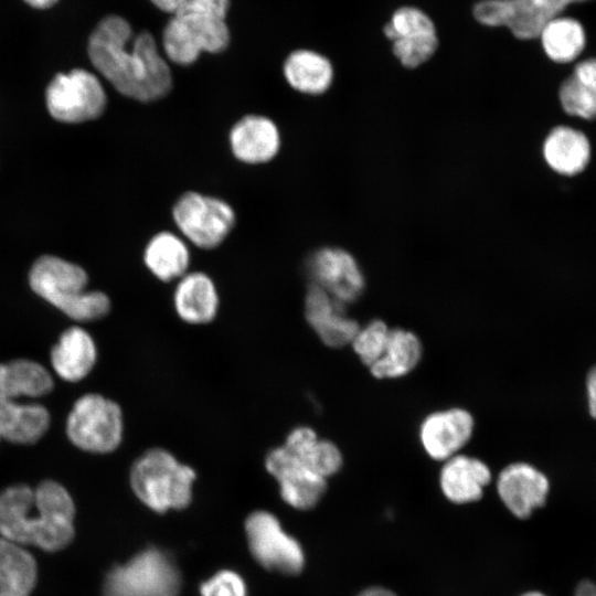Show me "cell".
I'll return each instance as SVG.
<instances>
[{
    "mask_svg": "<svg viewBox=\"0 0 596 596\" xmlns=\"http://www.w3.org/2000/svg\"><path fill=\"white\" fill-rule=\"evenodd\" d=\"M497 490L501 501L519 519L529 518L545 504L550 491L547 477L528 462L505 466L498 476Z\"/></svg>",
    "mask_w": 596,
    "mask_h": 596,
    "instance_id": "cell-17",
    "label": "cell"
},
{
    "mask_svg": "<svg viewBox=\"0 0 596 596\" xmlns=\"http://www.w3.org/2000/svg\"><path fill=\"white\" fill-rule=\"evenodd\" d=\"M31 289L41 298L78 322L99 320L111 308L109 297L99 290H86L88 275L79 265L44 255L29 273Z\"/></svg>",
    "mask_w": 596,
    "mask_h": 596,
    "instance_id": "cell-3",
    "label": "cell"
},
{
    "mask_svg": "<svg viewBox=\"0 0 596 596\" xmlns=\"http://www.w3.org/2000/svg\"><path fill=\"white\" fill-rule=\"evenodd\" d=\"M381 33L389 44L396 40L411 41L439 35L432 15L413 4H403L394 9L383 23Z\"/></svg>",
    "mask_w": 596,
    "mask_h": 596,
    "instance_id": "cell-31",
    "label": "cell"
},
{
    "mask_svg": "<svg viewBox=\"0 0 596 596\" xmlns=\"http://www.w3.org/2000/svg\"><path fill=\"white\" fill-rule=\"evenodd\" d=\"M172 305L185 323L202 326L219 313L220 294L214 279L202 270H189L175 281Z\"/></svg>",
    "mask_w": 596,
    "mask_h": 596,
    "instance_id": "cell-18",
    "label": "cell"
},
{
    "mask_svg": "<svg viewBox=\"0 0 596 596\" xmlns=\"http://www.w3.org/2000/svg\"><path fill=\"white\" fill-rule=\"evenodd\" d=\"M521 596H546V595H544V594H542L540 592H528V593H525V594H523Z\"/></svg>",
    "mask_w": 596,
    "mask_h": 596,
    "instance_id": "cell-39",
    "label": "cell"
},
{
    "mask_svg": "<svg viewBox=\"0 0 596 596\" xmlns=\"http://www.w3.org/2000/svg\"><path fill=\"white\" fill-rule=\"evenodd\" d=\"M201 596H246V585L235 572L223 570L203 583Z\"/></svg>",
    "mask_w": 596,
    "mask_h": 596,
    "instance_id": "cell-33",
    "label": "cell"
},
{
    "mask_svg": "<svg viewBox=\"0 0 596 596\" xmlns=\"http://www.w3.org/2000/svg\"><path fill=\"white\" fill-rule=\"evenodd\" d=\"M304 312L310 328L329 348L339 349L351 344L361 327L348 316L347 305L311 283L305 294Z\"/></svg>",
    "mask_w": 596,
    "mask_h": 596,
    "instance_id": "cell-15",
    "label": "cell"
},
{
    "mask_svg": "<svg viewBox=\"0 0 596 596\" xmlns=\"http://www.w3.org/2000/svg\"><path fill=\"white\" fill-rule=\"evenodd\" d=\"M245 532L249 551L263 567L286 575L301 572L305 563L302 549L283 530L274 514L254 511L246 518Z\"/></svg>",
    "mask_w": 596,
    "mask_h": 596,
    "instance_id": "cell-11",
    "label": "cell"
},
{
    "mask_svg": "<svg viewBox=\"0 0 596 596\" xmlns=\"http://www.w3.org/2000/svg\"><path fill=\"white\" fill-rule=\"evenodd\" d=\"M180 572L163 551L149 547L106 576L104 596H179Z\"/></svg>",
    "mask_w": 596,
    "mask_h": 596,
    "instance_id": "cell-8",
    "label": "cell"
},
{
    "mask_svg": "<svg viewBox=\"0 0 596 596\" xmlns=\"http://www.w3.org/2000/svg\"><path fill=\"white\" fill-rule=\"evenodd\" d=\"M490 481L491 470L488 465L462 454L445 460L439 473L444 496L457 504L480 500Z\"/></svg>",
    "mask_w": 596,
    "mask_h": 596,
    "instance_id": "cell-20",
    "label": "cell"
},
{
    "mask_svg": "<svg viewBox=\"0 0 596 596\" xmlns=\"http://www.w3.org/2000/svg\"><path fill=\"white\" fill-rule=\"evenodd\" d=\"M590 0H478L473 21L488 29H503L518 41L538 40L542 29L567 8Z\"/></svg>",
    "mask_w": 596,
    "mask_h": 596,
    "instance_id": "cell-7",
    "label": "cell"
},
{
    "mask_svg": "<svg viewBox=\"0 0 596 596\" xmlns=\"http://www.w3.org/2000/svg\"><path fill=\"white\" fill-rule=\"evenodd\" d=\"M74 517L72 497L53 480L36 489L15 485L0 492V535L18 545L47 552L64 549L74 536Z\"/></svg>",
    "mask_w": 596,
    "mask_h": 596,
    "instance_id": "cell-2",
    "label": "cell"
},
{
    "mask_svg": "<svg viewBox=\"0 0 596 596\" xmlns=\"http://www.w3.org/2000/svg\"><path fill=\"white\" fill-rule=\"evenodd\" d=\"M574 596H596V583L584 579L575 589Z\"/></svg>",
    "mask_w": 596,
    "mask_h": 596,
    "instance_id": "cell-36",
    "label": "cell"
},
{
    "mask_svg": "<svg viewBox=\"0 0 596 596\" xmlns=\"http://www.w3.org/2000/svg\"><path fill=\"white\" fill-rule=\"evenodd\" d=\"M286 83L295 92L307 96H320L334 83L336 70L328 56L309 50L292 51L283 64Z\"/></svg>",
    "mask_w": 596,
    "mask_h": 596,
    "instance_id": "cell-22",
    "label": "cell"
},
{
    "mask_svg": "<svg viewBox=\"0 0 596 596\" xmlns=\"http://www.w3.org/2000/svg\"><path fill=\"white\" fill-rule=\"evenodd\" d=\"M423 344L412 331L391 328L382 356L369 369L379 379H397L409 374L421 362Z\"/></svg>",
    "mask_w": 596,
    "mask_h": 596,
    "instance_id": "cell-28",
    "label": "cell"
},
{
    "mask_svg": "<svg viewBox=\"0 0 596 596\" xmlns=\"http://www.w3.org/2000/svg\"><path fill=\"white\" fill-rule=\"evenodd\" d=\"M54 387L51 373L29 359H14L0 363V394L19 400L47 395Z\"/></svg>",
    "mask_w": 596,
    "mask_h": 596,
    "instance_id": "cell-29",
    "label": "cell"
},
{
    "mask_svg": "<svg viewBox=\"0 0 596 596\" xmlns=\"http://www.w3.org/2000/svg\"><path fill=\"white\" fill-rule=\"evenodd\" d=\"M306 272L311 284L347 306L360 299L365 289L360 263L340 246L326 245L312 251L306 259Z\"/></svg>",
    "mask_w": 596,
    "mask_h": 596,
    "instance_id": "cell-12",
    "label": "cell"
},
{
    "mask_svg": "<svg viewBox=\"0 0 596 596\" xmlns=\"http://www.w3.org/2000/svg\"><path fill=\"white\" fill-rule=\"evenodd\" d=\"M45 98L51 116L68 124L97 119L107 106L100 79L84 68L56 74L47 85Z\"/></svg>",
    "mask_w": 596,
    "mask_h": 596,
    "instance_id": "cell-10",
    "label": "cell"
},
{
    "mask_svg": "<svg viewBox=\"0 0 596 596\" xmlns=\"http://www.w3.org/2000/svg\"><path fill=\"white\" fill-rule=\"evenodd\" d=\"M31 8L45 10L54 7L58 0H23Z\"/></svg>",
    "mask_w": 596,
    "mask_h": 596,
    "instance_id": "cell-37",
    "label": "cell"
},
{
    "mask_svg": "<svg viewBox=\"0 0 596 596\" xmlns=\"http://www.w3.org/2000/svg\"><path fill=\"white\" fill-rule=\"evenodd\" d=\"M124 414L113 400L87 393L77 398L66 419V435L77 448L92 454H109L124 438Z\"/></svg>",
    "mask_w": 596,
    "mask_h": 596,
    "instance_id": "cell-6",
    "label": "cell"
},
{
    "mask_svg": "<svg viewBox=\"0 0 596 596\" xmlns=\"http://www.w3.org/2000/svg\"><path fill=\"white\" fill-rule=\"evenodd\" d=\"M557 97L564 113L596 120V57L577 61L561 83Z\"/></svg>",
    "mask_w": 596,
    "mask_h": 596,
    "instance_id": "cell-26",
    "label": "cell"
},
{
    "mask_svg": "<svg viewBox=\"0 0 596 596\" xmlns=\"http://www.w3.org/2000/svg\"><path fill=\"white\" fill-rule=\"evenodd\" d=\"M96 361V343L93 337L78 326L64 330L51 351L53 370L67 382H78L86 377Z\"/></svg>",
    "mask_w": 596,
    "mask_h": 596,
    "instance_id": "cell-23",
    "label": "cell"
},
{
    "mask_svg": "<svg viewBox=\"0 0 596 596\" xmlns=\"http://www.w3.org/2000/svg\"><path fill=\"white\" fill-rule=\"evenodd\" d=\"M195 470L163 447L146 449L131 465L129 482L149 509L163 513L187 508L192 500Z\"/></svg>",
    "mask_w": 596,
    "mask_h": 596,
    "instance_id": "cell-4",
    "label": "cell"
},
{
    "mask_svg": "<svg viewBox=\"0 0 596 596\" xmlns=\"http://www.w3.org/2000/svg\"><path fill=\"white\" fill-rule=\"evenodd\" d=\"M142 262L158 280L177 281L190 270V244L177 231H159L147 241Z\"/></svg>",
    "mask_w": 596,
    "mask_h": 596,
    "instance_id": "cell-21",
    "label": "cell"
},
{
    "mask_svg": "<svg viewBox=\"0 0 596 596\" xmlns=\"http://www.w3.org/2000/svg\"><path fill=\"white\" fill-rule=\"evenodd\" d=\"M358 596H396V594L383 587H370L361 592Z\"/></svg>",
    "mask_w": 596,
    "mask_h": 596,
    "instance_id": "cell-38",
    "label": "cell"
},
{
    "mask_svg": "<svg viewBox=\"0 0 596 596\" xmlns=\"http://www.w3.org/2000/svg\"><path fill=\"white\" fill-rule=\"evenodd\" d=\"M538 40L550 61L570 64L577 62L585 51L587 34L578 19L563 13L545 24Z\"/></svg>",
    "mask_w": 596,
    "mask_h": 596,
    "instance_id": "cell-27",
    "label": "cell"
},
{
    "mask_svg": "<svg viewBox=\"0 0 596 596\" xmlns=\"http://www.w3.org/2000/svg\"><path fill=\"white\" fill-rule=\"evenodd\" d=\"M265 468L276 479L281 499L295 509H312L327 491V479L301 464L284 445L266 454Z\"/></svg>",
    "mask_w": 596,
    "mask_h": 596,
    "instance_id": "cell-13",
    "label": "cell"
},
{
    "mask_svg": "<svg viewBox=\"0 0 596 596\" xmlns=\"http://www.w3.org/2000/svg\"><path fill=\"white\" fill-rule=\"evenodd\" d=\"M177 232L200 249L221 246L236 226L233 205L223 198L189 190L181 193L171 207Z\"/></svg>",
    "mask_w": 596,
    "mask_h": 596,
    "instance_id": "cell-5",
    "label": "cell"
},
{
    "mask_svg": "<svg viewBox=\"0 0 596 596\" xmlns=\"http://www.w3.org/2000/svg\"><path fill=\"white\" fill-rule=\"evenodd\" d=\"M475 419L465 408L453 407L428 414L421 423L418 436L425 453L445 461L459 454L470 440Z\"/></svg>",
    "mask_w": 596,
    "mask_h": 596,
    "instance_id": "cell-16",
    "label": "cell"
},
{
    "mask_svg": "<svg viewBox=\"0 0 596 596\" xmlns=\"http://www.w3.org/2000/svg\"><path fill=\"white\" fill-rule=\"evenodd\" d=\"M232 156L241 163L259 166L272 162L280 152L283 138L277 123L264 114H245L227 135Z\"/></svg>",
    "mask_w": 596,
    "mask_h": 596,
    "instance_id": "cell-14",
    "label": "cell"
},
{
    "mask_svg": "<svg viewBox=\"0 0 596 596\" xmlns=\"http://www.w3.org/2000/svg\"><path fill=\"white\" fill-rule=\"evenodd\" d=\"M283 445L301 464L326 479L339 472L343 466L340 448L333 441L320 438L309 426L292 428Z\"/></svg>",
    "mask_w": 596,
    "mask_h": 596,
    "instance_id": "cell-25",
    "label": "cell"
},
{
    "mask_svg": "<svg viewBox=\"0 0 596 596\" xmlns=\"http://www.w3.org/2000/svg\"><path fill=\"white\" fill-rule=\"evenodd\" d=\"M542 157L555 173L575 177L585 171L592 158L588 137L567 125L553 127L542 142Z\"/></svg>",
    "mask_w": 596,
    "mask_h": 596,
    "instance_id": "cell-19",
    "label": "cell"
},
{
    "mask_svg": "<svg viewBox=\"0 0 596 596\" xmlns=\"http://www.w3.org/2000/svg\"><path fill=\"white\" fill-rule=\"evenodd\" d=\"M230 44V31L224 19L179 8L168 21L162 34L166 58L177 65L193 64L202 52L220 53Z\"/></svg>",
    "mask_w": 596,
    "mask_h": 596,
    "instance_id": "cell-9",
    "label": "cell"
},
{
    "mask_svg": "<svg viewBox=\"0 0 596 596\" xmlns=\"http://www.w3.org/2000/svg\"><path fill=\"white\" fill-rule=\"evenodd\" d=\"M87 54L95 70L123 96L152 103L172 89V72L150 32L134 36L127 20L107 15L92 31Z\"/></svg>",
    "mask_w": 596,
    "mask_h": 596,
    "instance_id": "cell-1",
    "label": "cell"
},
{
    "mask_svg": "<svg viewBox=\"0 0 596 596\" xmlns=\"http://www.w3.org/2000/svg\"><path fill=\"white\" fill-rule=\"evenodd\" d=\"M2 438L1 430H0V439Z\"/></svg>",
    "mask_w": 596,
    "mask_h": 596,
    "instance_id": "cell-40",
    "label": "cell"
},
{
    "mask_svg": "<svg viewBox=\"0 0 596 596\" xmlns=\"http://www.w3.org/2000/svg\"><path fill=\"white\" fill-rule=\"evenodd\" d=\"M50 423V413L42 404L21 403L0 394L2 438L14 444H34L47 432Z\"/></svg>",
    "mask_w": 596,
    "mask_h": 596,
    "instance_id": "cell-24",
    "label": "cell"
},
{
    "mask_svg": "<svg viewBox=\"0 0 596 596\" xmlns=\"http://www.w3.org/2000/svg\"><path fill=\"white\" fill-rule=\"evenodd\" d=\"M390 329L383 320L373 319L358 330L351 345L365 366L370 368L384 353Z\"/></svg>",
    "mask_w": 596,
    "mask_h": 596,
    "instance_id": "cell-32",
    "label": "cell"
},
{
    "mask_svg": "<svg viewBox=\"0 0 596 596\" xmlns=\"http://www.w3.org/2000/svg\"><path fill=\"white\" fill-rule=\"evenodd\" d=\"M35 583L33 556L0 535V596H30Z\"/></svg>",
    "mask_w": 596,
    "mask_h": 596,
    "instance_id": "cell-30",
    "label": "cell"
},
{
    "mask_svg": "<svg viewBox=\"0 0 596 596\" xmlns=\"http://www.w3.org/2000/svg\"><path fill=\"white\" fill-rule=\"evenodd\" d=\"M158 9L174 13L187 0H150Z\"/></svg>",
    "mask_w": 596,
    "mask_h": 596,
    "instance_id": "cell-35",
    "label": "cell"
},
{
    "mask_svg": "<svg viewBox=\"0 0 596 596\" xmlns=\"http://www.w3.org/2000/svg\"><path fill=\"white\" fill-rule=\"evenodd\" d=\"M586 395L588 412L592 417L596 418V365L587 374Z\"/></svg>",
    "mask_w": 596,
    "mask_h": 596,
    "instance_id": "cell-34",
    "label": "cell"
}]
</instances>
